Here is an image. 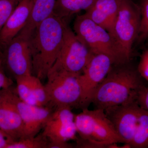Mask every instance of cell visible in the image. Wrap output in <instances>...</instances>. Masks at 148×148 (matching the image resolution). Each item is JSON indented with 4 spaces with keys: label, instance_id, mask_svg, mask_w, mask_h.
Masks as SVG:
<instances>
[{
    "label": "cell",
    "instance_id": "cell-28",
    "mask_svg": "<svg viewBox=\"0 0 148 148\" xmlns=\"http://www.w3.org/2000/svg\"><path fill=\"white\" fill-rule=\"evenodd\" d=\"M2 52L1 51V49L0 48V58H2Z\"/></svg>",
    "mask_w": 148,
    "mask_h": 148
},
{
    "label": "cell",
    "instance_id": "cell-3",
    "mask_svg": "<svg viewBox=\"0 0 148 148\" xmlns=\"http://www.w3.org/2000/svg\"><path fill=\"white\" fill-rule=\"evenodd\" d=\"M141 21L139 6L132 0H122L111 36L123 63L131 62L132 48L138 39Z\"/></svg>",
    "mask_w": 148,
    "mask_h": 148
},
{
    "label": "cell",
    "instance_id": "cell-26",
    "mask_svg": "<svg viewBox=\"0 0 148 148\" xmlns=\"http://www.w3.org/2000/svg\"><path fill=\"white\" fill-rule=\"evenodd\" d=\"M14 141L9 135L0 129V148H7L8 146Z\"/></svg>",
    "mask_w": 148,
    "mask_h": 148
},
{
    "label": "cell",
    "instance_id": "cell-11",
    "mask_svg": "<svg viewBox=\"0 0 148 148\" xmlns=\"http://www.w3.org/2000/svg\"><path fill=\"white\" fill-rule=\"evenodd\" d=\"M14 92L11 87L0 90V129L15 141L24 138V126L14 102Z\"/></svg>",
    "mask_w": 148,
    "mask_h": 148
},
{
    "label": "cell",
    "instance_id": "cell-29",
    "mask_svg": "<svg viewBox=\"0 0 148 148\" xmlns=\"http://www.w3.org/2000/svg\"><path fill=\"white\" fill-rule=\"evenodd\" d=\"M147 40V43L148 44V38L147 39V40Z\"/></svg>",
    "mask_w": 148,
    "mask_h": 148
},
{
    "label": "cell",
    "instance_id": "cell-5",
    "mask_svg": "<svg viewBox=\"0 0 148 148\" xmlns=\"http://www.w3.org/2000/svg\"><path fill=\"white\" fill-rule=\"evenodd\" d=\"M79 75L61 70H50L44 85L48 107L55 110L64 107L79 108L81 95Z\"/></svg>",
    "mask_w": 148,
    "mask_h": 148
},
{
    "label": "cell",
    "instance_id": "cell-9",
    "mask_svg": "<svg viewBox=\"0 0 148 148\" xmlns=\"http://www.w3.org/2000/svg\"><path fill=\"white\" fill-rule=\"evenodd\" d=\"M3 49L4 67L14 79L32 75V58L28 38L18 34Z\"/></svg>",
    "mask_w": 148,
    "mask_h": 148
},
{
    "label": "cell",
    "instance_id": "cell-2",
    "mask_svg": "<svg viewBox=\"0 0 148 148\" xmlns=\"http://www.w3.org/2000/svg\"><path fill=\"white\" fill-rule=\"evenodd\" d=\"M68 22L52 14L40 23L28 39L32 75L41 80L47 78L57 59Z\"/></svg>",
    "mask_w": 148,
    "mask_h": 148
},
{
    "label": "cell",
    "instance_id": "cell-22",
    "mask_svg": "<svg viewBox=\"0 0 148 148\" xmlns=\"http://www.w3.org/2000/svg\"><path fill=\"white\" fill-rule=\"evenodd\" d=\"M140 7L141 21L137 41L143 42L148 38V0H141Z\"/></svg>",
    "mask_w": 148,
    "mask_h": 148
},
{
    "label": "cell",
    "instance_id": "cell-25",
    "mask_svg": "<svg viewBox=\"0 0 148 148\" xmlns=\"http://www.w3.org/2000/svg\"><path fill=\"white\" fill-rule=\"evenodd\" d=\"M13 84L12 79L5 74L2 58H0V90L11 87Z\"/></svg>",
    "mask_w": 148,
    "mask_h": 148
},
{
    "label": "cell",
    "instance_id": "cell-10",
    "mask_svg": "<svg viewBox=\"0 0 148 148\" xmlns=\"http://www.w3.org/2000/svg\"><path fill=\"white\" fill-rule=\"evenodd\" d=\"M140 108L135 101L111 107L104 110L118 134L126 144L130 145L135 136Z\"/></svg>",
    "mask_w": 148,
    "mask_h": 148
},
{
    "label": "cell",
    "instance_id": "cell-19",
    "mask_svg": "<svg viewBox=\"0 0 148 148\" xmlns=\"http://www.w3.org/2000/svg\"><path fill=\"white\" fill-rule=\"evenodd\" d=\"M28 77L29 75H26L16 78L15 79L16 83L15 91L23 102L32 106H39L30 87Z\"/></svg>",
    "mask_w": 148,
    "mask_h": 148
},
{
    "label": "cell",
    "instance_id": "cell-12",
    "mask_svg": "<svg viewBox=\"0 0 148 148\" xmlns=\"http://www.w3.org/2000/svg\"><path fill=\"white\" fill-rule=\"evenodd\" d=\"M75 115L69 108L54 111L43 128L42 134L49 142H68L77 139Z\"/></svg>",
    "mask_w": 148,
    "mask_h": 148
},
{
    "label": "cell",
    "instance_id": "cell-15",
    "mask_svg": "<svg viewBox=\"0 0 148 148\" xmlns=\"http://www.w3.org/2000/svg\"><path fill=\"white\" fill-rule=\"evenodd\" d=\"M122 1L96 0L90 8L86 11L85 14L96 24L106 29L111 35Z\"/></svg>",
    "mask_w": 148,
    "mask_h": 148
},
{
    "label": "cell",
    "instance_id": "cell-16",
    "mask_svg": "<svg viewBox=\"0 0 148 148\" xmlns=\"http://www.w3.org/2000/svg\"><path fill=\"white\" fill-rule=\"evenodd\" d=\"M56 0H33L27 24L18 34L29 39L37 26L53 14Z\"/></svg>",
    "mask_w": 148,
    "mask_h": 148
},
{
    "label": "cell",
    "instance_id": "cell-24",
    "mask_svg": "<svg viewBox=\"0 0 148 148\" xmlns=\"http://www.w3.org/2000/svg\"><path fill=\"white\" fill-rule=\"evenodd\" d=\"M137 69L142 78L148 82V49L141 55Z\"/></svg>",
    "mask_w": 148,
    "mask_h": 148
},
{
    "label": "cell",
    "instance_id": "cell-14",
    "mask_svg": "<svg viewBox=\"0 0 148 148\" xmlns=\"http://www.w3.org/2000/svg\"><path fill=\"white\" fill-rule=\"evenodd\" d=\"M33 0H20L0 31L1 49L19 34L27 24L32 10Z\"/></svg>",
    "mask_w": 148,
    "mask_h": 148
},
{
    "label": "cell",
    "instance_id": "cell-4",
    "mask_svg": "<svg viewBox=\"0 0 148 148\" xmlns=\"http://www.w3.org/2000/svg\"><path fill=\"white\" fill-rule=\"evenodd\" d=\"M75 123L79 138L95 143L101 148H107L112 143H125L104 110L83 109L81 112L75 115Z\"/></svg>",
    "mask_w": 148,
    "mask_h": 148
},
{
    "label": "cell",
    "instance_id": "cell-20",
    "mask_svg": "<svg viewBox=\"0 0 148 148\" xmlns=\"http://www.w3.org/2000/svg\"><path fill=\"white\" fill-rule=\"evenodd\" d=\"M49 140L41 133L32 138L14 141L7 148H47Z\"/></svg>",
    "mask_w": 148,
    "mask_h": 148
},
{
    "label": "cell",
    "instance_id": "cell-1",
    "mask_svg": "<svg viewBox=\"0 0 148 148\" xmlns=\"http://www.w3.org/2000/svg\"><path fill=\"white\" fill-rule=\"evenodd\" d=\"M142 77L131 64H114L100 84L92 99L95 109L105 110L111 107L136 101L144 86Z\"/></svg>",
    "mask_w": 148,
    "mask_h": 148
},
{
    "label": "cell",
    "instance_id": "cell-17",
    "mask_svg": "<svg viewBox=\"0 0 148 148\" xmlns=\"http://www.w3.org/2000/svg\"><path fill=\"white\" fill-rule=\"evenodd\" d=\"M96 0H56L53 14L69 22L70 18L82 10L90 8Z\"/></svg>",
    "mask_w": 148,
    "mask_h": 148
},
{
    "label": "cell",
    "instance_id": "cell-18",
    "mask_svg": "<svg viewBox=\"0 0 148 148\" xmlns=\"http://www.w3.org/2000/svg\"><path fill=\"white\" fill-rule=\"evenodd\" d=\"M130 145L131 148H148V110L141 108L137 129Z\"/></svg>",
    "mask_w": 148,
    "mask_h": 148
},
{
    "label": "cell",
    "instance_id": "cell-27",
    "mask_svg": "<svg viewBox=\"0 0 148 148\" xmlns=\"http://www.w3.org/2000/svg\"><path fill=\"white\" fill-rule=\"evenodd\" d=\"M75 146L69 144L68 142H49L47 148H72Z\"/></svg>",
    "mask_w": 148,
    "mask_h": 148
},
{
    "label": "cell",
    "instance_id": "cell-8",
    "mask_svg": "<svg viewBox=\"0 0 148 148\" xmlns=\"http://www.w3.org/2000/svg\"><path fill=\"white\" fill-rule=\"evenodd\" d=\"M114 64L113 60L108 55L102 53L93 54L79 76L81 90L79 108H88L98 86Z\"/></svg>",
    "mask_w": 148,
    "mask_h": 148
},
{
    "label": "cell",
    "instance_id": "cell-21",
    "mask_svg": "<svg viewBox=\"0 0 148 148\" xmlns=\"http://www.w3.org/2000/svg\"><path fill=\"white\" fill-rule=\"evenodd\" d=\"M28 78L30 87L39 106L48 107V98L45 85L41 80L33 75H29Z\"/></svg>",
    "mask_w": 148,
    "mask_h": 148
},
{
    "label": "cell",
    "instance_id": "cell-23",
    "mask_svg": "<svg viewBox=\"0 0 148 148\" xmlns=\"http://www.w3.org/2000/svg\"><path fill=\"white\" fill-rule=\"evenodd\" d=\"M20 0H0V31Z\"/></svg>",
    "mask_w": 148,
    "mask_h": 148
},
{
    "label": "cell",
    "instance_id": "cell-7",
    "mask_svg": "<svg viewBox=\"0 0 148 148\" xmlns=\"http://www.w3.org/2000/svg\"><path fill=\"white\" fill-rule=\"evenodd\" d=\"M93 54L67 24L60 52L50 70H61L81 75Z\"/></svg>",
    "mask_w": 148,
    "mask_h": 148
},
{
    "label": "cell",
    "instance_id": "cell-6",
    "mask_svg": "<svg viewBox=\"0 0 148 148\" xmlns=\"http://www.w3.org/2000/svg\"><path fill=\"white\" fill-rule=\"evenodd\" d=\"M73 31L92 54H106L113 60L114 64L124 63L110 34L85 14L77 15L74 22Z\"/></svg>",
    "mask_w": 148,
    "mask_h": 148
},
{
    "label": "cell",
    "instance_id": "cell-13",
    "mask_svg": "<svg viewBox=\"0 0 148 148\" xmlns=\"http://www.w3.org/2000/svg\"><path fill=\"white\" fill-rule=\"evenodd\" d=\"M14 102L24 126V138L35 137L43 129L51 116L53 109L48 107L32 106L21 101L14 91ZM23 138V139H24Z\"/></svg>",
    "mask_w": 148,
    "mask_h": 148
}]
</instances>
